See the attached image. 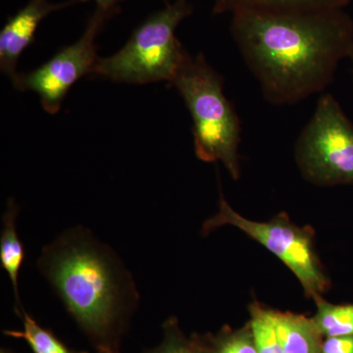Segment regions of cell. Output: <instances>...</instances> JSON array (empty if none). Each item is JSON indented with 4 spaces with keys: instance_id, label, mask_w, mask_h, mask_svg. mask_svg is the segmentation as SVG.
<instances>
[{
    "instance_id": "5bb4252c",
    "label": "cell",
    "mask_w": 353,
    "mask_h": 353,
    "mask_svg": "<svg viewBox=\"0 0 353 353\" xmlns=\"http://www.w3.org/2000/svg\"><path fill=\"white\" fill-rule=\"evenodd\" d=\"M205 353H259L250 322L243 328L224 327L216 334L201 336Z\"/></svg>"
},
{
    "instance_id": "277c9868",
    "label": "cell",
    "mask_w": 353,
    "mask_h": 353,
    "mask_svg": "<svg viewBox=\"0 0 353 353\" xmlns=\"http://www.w3.org/2000/svg\"><path fill=\"white\" fill-rule=\"evenodd\" d=\"M192 11L188 0L167 4L141 23L118 52L99 58L92 75L134 85L170 83L189 55L176 30Z\"/></svg>"
},
{
    "instance_id": "30bf717a",
    "label": "cell",
    "mask_w": 353,
    "mask_h": 353,
    "mask_svg": "<svg viewBox=\"0 0 353 353\" xmlns=\"http://www.w3.org/2000/svg\"><path fill=\"white\" fill-rule=\"evenodd\" d=\"M19 209V206L13 199H9L7 202L6 212L2 216V229L0 234V264L12 283L16 301V314L21 317L24 307L21 303L18 278L25 260V248L18 236L16 226Z\"/></svg>"
},
{
    "instance_id": "ba28073f",
    "label": "cell",
    "mask_w": 353,
    "mask_h": 353,
    "mask_svg": "<svg viewBox=\"0 0 353 353\" xmlns=\"http://www.w3.org/2000/svg\"><path fill=\"white\" fill-rule=\"evenodd\" d=\"M87 0L52 3L50 0H30L10 18L0 32V70L13 81L17 77L18 60L31 46L39 24L51 13Z\"/></svg>"
},
{
    "instance_id": "5b68a950",
    "label": "cell",
    "mask_w": 353,
    "mask_h": 353,
    "mask_svg": "<svg viewBox=\"0 0 353 353\" xmlns=\"http://www.w3.org/2000/svg\"><path fill=\"white\" fill-rule=\"evenodd\" d=\"M226 225L238 228L275 254L299 279L307 299L328 292L331 282L316 250L312 227L297 226L284 212L267 222L246 219L230 206L220 190L219 211L204 222L202 236Z\"/></svg>"
},
{
    "instance_id": "8fae6325",
    "label": "cell",
    "mask_w": 353,
    "mask_h": 353,
    "mask_svg": "<svg viewBox=\"0 0 353 353\" xmlns=\"http://www.w3.org/2000/svg\"><path fill=\"white\" fill-rule=\"evenodd\" d=\"M350 0H214L213 13H240L246 11H282L343 9Z\"/></svg>"
},
{
    "instance_id": "3957f363",
    "label": "cell",
    "mask_w": 353,
    "mask_h": 353,
    "mask_svg": "<svg viewBox=\"0 0 353 353\" xmlns=\"http://www.w3.org/2000/svg\"><path fill=\"white\" fill-rule=\"evenodd\" d=\"M192 115L197 158L221 161L234 180L241 176L239 145L241 125L233 104L224 92L223 77L203 55H188L172 82Z\"/></svg>"
},
{
    "instance_id": "ffe728a7",
    "label": "cell",
    "mask_w": 353,
    "mask_h": 353,
    "mask_svg": "<svg viewBox=\"0 0 353 353\" xmlns=\"http://www.w3.org/2000/svg\"><path fill=\"white\" fill-rule=\"evenodd\" d=\"M350 58H352V64H353V48H352V52H350Z\"/></svg>"
},
{
    "instance_id": "9c48e42d",
    "label": "cell",
    "mask_w": 353,
    "mask_h": 353,
    "mask_svg": "<svg viewBox=\"0 0 353 353\" xmlns=\"http://www.w3.org/2000/svg\"><path fill=\"white\" fill-rule=\"evenodd\" d=\"M270 313L284 353H321L323 334L313 318L272 308Z\"/></svg>"
},
{
    "instance_id": "7a4b0ae2",
    "label": "cell",
    "mask_w": 353,
    "mask_h": 353,
    "mask_svg": "<svg viewBox=\"0 0 353 353\" xmlns=\"http://www.w3.org/2000/svg\"><path fill=\"white\" fill-rule=\"evenodd\" d=\"M37 266L97 352L119 350L139 294L117 253L77 226L44 246Z\"/></svg>"
},
{
    "instance_id": "8992f818",
    "label": "cell",
    "mask_w": 353,
    "mask_h": 353,
    "mask_svg": "<svg viewBox=\"0 0 353 353\" xmlns=\"http://www.w3.org/2000/svg\"><path fill=\"white\" fill-rule=\"evenodd\" d=\"M301 175L317 185H353V124L332 94H323L294 148Z\"/></svg>"
},
{
    "instance_id": "ac0fdd59",
    "label": "cell",
    "mask_w": 353,
    "mask_h": 353,
    "mask_svg": "<svg viewBox=\"0 0 353 353\" xmlns=\"http://www.w3.org/2000/svg\"><path fill=\"white\" fill-rule=\"evenodd\" d=\"M94 1L97 2V8L111 11V12H118L119 4L125 0H94Z\"/></svg>"
},
{
    "instance_id": "e0dca14e",
    "label": "cell",
    "mask_w": 353,
    "mask_h": 353,
    "mask_svg": "<svg viewBox=\"0 0 353 353\" xmlns=\"http://www.w3.org/2000/svg\"><path fill=\"white\" fill-rule=\"evenodd\" d=\"M321 353H353V334L327 338Z\"/></svg>"
},
{
    "instance_id": "7c38bea8",
    "label": "cell",
    "mask_w": 353,
    "mask_h": 353,
    "mask_svg": "<svg viewBox=\"0 0 353 353\" xmlns=\"http://www.w3.org/2000/svg\"><path fill=\"white\" fill-rule=\"evenodd\" d=\"M21 319L23 330H4L3 334L11 338L21 339L31 347L34 353H88L73 350L65 345L50 330L41 327L29 313L23 310Z\"/></svg>"
},
{
    "instance_id": "6da1fadb",
    "label": "cell",
    "mask_w": 353,
    "mask_h": 353,
    "mask_svg": "<svg viewBox=\"0 0 353 353\" xmlns=\"http://www.w3.org/2000/svg\"><path fill=\"white\" fill-rule=\"evenodd\" d=\"M231 32L265 99L275 105L322 92L353 48V22L343 9L236 13Z\"/></svg>"
},
{
    "instance_id": "52a82bcc",
    "label": "cell",
    "mask_w": 353,
    "mask_h": 353,
    "mask_svg": "<svg viewBox=\"0 0 353 353\" xmlns=\"http://www.w3.org/2000/svg\"><path fill=\"white\" fill-rule=\"evenodd\" d=\"M116 13L97 7L83 36L75 43L61 48L39 68L18 74L12 81L14 87L21 92H36L44 110L57 114L72 85L83 76L92 75L99 58L95 39L106 21Z\"/></svg>"
},
{
    "instance_id": "2e32d148",
    "label": "cell",
    "mask_w": 353,
    "mask_h": 353,
    "mask_svg": "<svg viewBox=\"0 0 353 353\" xmlns=\"http://www.w3.org/2000/svg\"><path fill=\"white\" fill-rule=\"evenodd\" d=\"M161 343L145 353H205L201 336H185L176 317L167 319L162 325Z\"/></svg>"
},
{
    "instance_id": "4fadbf2b",
    "label": "cell",
    "mask_w": 353,
    "mask_h": 353,
    "mask_svg": "<svg viewBox=\"0 0 353 353\" xmlns=\"http://www.w3.org/2000/svg\"><path fill=\"white\" fill-rule=\"evenodd\" d=\"M317 312L313 317L323 336H341L353 334V304L336 305L322 296L314 299Z\"/></svg>"
},
{
    "instance_id": "9a60e30c",
    "label": "cell",
    "mask_w": 353,
    "mask_h": 353,
    "mask_svg": "<svg viewBox=\"0 0 353 353\" xmlns=\"http://www.w3.org/2000/svg\"><path fill=\"white\" fill-rule=\"evenodd\" d=\"M250 320L253 336L259 353H284L282 343L272 321L270 308L259 301L250 304Z\"/></svg>"
},
{
    "instance_id": "d6986e66",
    "label": "cell",
    "mask_w": 353,
    "mask_h": 353,
    "mask_svg": "<svg viewBox=\"0 0 353 353\" xmlns=\"http://www.w3.org/2000/svg\"><path fill=\"white\" fill-rule=\"evenodd\" d=\"M99 353H121L120 350H101Z\"/></svg>"
}]
</instances>
